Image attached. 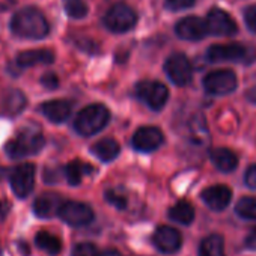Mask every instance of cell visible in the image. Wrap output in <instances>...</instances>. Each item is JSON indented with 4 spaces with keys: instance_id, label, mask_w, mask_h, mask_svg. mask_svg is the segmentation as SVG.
I'll use <instances>...</instances> for the list:
<instances>
[{
    "instance_id": "12",
    "label": "cell",
    "mask_w": 256,
    "mask_h": 256,
    "mask_svg": "<svg viewBox=\"0 0 256 256\" xmlns=\"http://www.w3.org/2000/svg\"><path fill=\"white\" fill-rule=\"evenodd\" d=\"M205 24H206V30L217 36H230L236 34L238 29L232 17L218 8H214L208 12Z\"/></svg>"
},
{
    "instance_id": "37",
    "label": "cell",
    "mask_w": 256,
    "mask_h": 256,
    "mask_svg": "<svg viewBox=\"0 0 256 256\" xmlns=\"http://www.w3.org/2000/svg\"><path fill=\"white\" fill-rule=\"evenodd\" d=\"M98 256H122V254H120L119 250H116V248H106V250H102Z\"/></svg>"
},
{
    "instance_id": "15",
    "label": "cell",
    "mask_w": 256,
    "mask_h": 256,
    "mask_svg": "<svg viewBox=\"0 0 256 256\" xmlns=\"http://www.w3.org/2000/svg\"><path fill=\"white\" fill-rule=\"evenodd\" d=\"M41 113L53 124H60L65 122L72 110V102L68 100H52L46 101L40 107Z\"/></svg>"
},
{
    "instance_id": "10",
    "label": "cell",
    "mask_w": 256,
    "mask_h": 256,
    "mask_svg": "<svg viewBox=\"0 0 256 256\" xmlns=\"http://www.w3.org/2000/svg\"><path fill=\"white\" fill-rule=\"evenodd\" d=\"M248 50L241 44H217L206 52L210 62H247Z\"/></svg>"
},
{
    "instance_id": "23",
    "label": "cell",
    "mask_w": 256,
    "mask_h": 256,
    "mask_svg": "<svg viewBox=\"0 0 256 256\" xmlns=\"http://www.w3.org/2000/svg\"><path fill=\"white\" fill-rule=\"evenodd\" d=\"M169 217H170V220H174L176 223L190 224L194 220V208L188 202L180 200L169 210Z\"/></svg>"
},
{
    "instance_id": "36",
    "label": "cell",
    "mask_w": 256,
    "mask_h": 256,
    "mask_svg": "<svg viewBox=\"0 0 256 256\" xmlns=\"http://www.w3.org/2000/svg\"><path fill=\"white\" fill-rule=\"evenodd\" d=\"M10 210H11L10 202H6V200H0V222H4V220L6 218V216L10 214Z\"/></svg>"
},
{
    "instance_id": "20",
    "label": "cell",
    "mask_w": 256,
    "mask_h": 256,
    "mask_svg": "<svg viewBox=\"0 0 256 256\" xmlns=\"http://www.w3.org/2000/svg\"><path fill=\"white\" fill-rule=\"evenodd\" d=\"M92 154L95 157H98L101 162L104 163H108V162H113L119 152H120V146L119 144L114 140V139H110V138H104L101 140H98L96 144L92 145Z\"/></svg>"
},
{
    "instance_id": "1",
    "label": "cell",
    "mask_w": 256,
    "mask_h": 256,
    "mask_svg": "<svg viewBox=\"0 0 256 256\" xmlns=\"http://www.w3.org/2000/svg\"><path fill=\"white\" fill-rule=\"evenodd\" d=\"M11 30L16 36L24 40H42L48 35L50 26L46 16L36 8H24L14 14Z\"/></svg>"
},
{
    "instance_id": "16",
    "label": "cell",
    "mask_w": 256,
    "mask_h": 256,
    "mask_svg": "<svg viewBox=\"0 0 256 256\" xmlns=\"http://www.w3.org/2000/svg\"><path fill=\"white\" fill-rule=\"evenodd\" d=\"M232 199V192L226 186H212L202 192V200L214 211L224 210Z\"/></svg>"
},
{
    "instance_id": "29",
    "label": "cell",
    "mask_w": 256,
    "mask_h": 256,
    "mask_svg": "<svg viewBox=\"0 0 256 256\" xmlns=\"http://www.w3.org/2000/svg\"><path fill=\"white\" fill-rule=\"evenodd\" d=\"M98 247L92 242H78L74 246L71 256H98Z\"/></svg>"
},
{
    "instance_id": "14",
    "label": "cell",
    "mask_w": 256,
    "mask_h": 256,
    "mask_svg": "<svg viewBox=\"0 0 256 256\" xmlns=\"http://www.w3.org/2000/svg\"><path fill=\"white\" fill-rule=\"evenodd\" d=\"M175 32L181 40H186V41H199V40L205 38V35L208 34L205 22L200 20L199 17L182 18L176 24Z\"/></svg>"
},
{
    "instance_id": "19",
    "label": "cell",
    "mask_w": 256,
    "mask_h": 256,
    "mask_svg": "<svg viewBox=\"0 0 256 256\" xmlns=\"http://www.w3.org/2000/svg\"><path fill=\"white\" fill-rule=\"evenodd\" d=\"M54 62V53L47 48L28 50L18 54L17 64L23 68H29L34 65H50Z\"/></svg>"
},
{
    "instance_id": "17",
    "label": "cell",
    "mask_w": 256,
    "mask_h": 256,
    "mask_svg": "<svg viewBox=\"0 0 256 256\" xmlns=\"http://www.w3.org/2000/svg\"><path fill=\"white\" fill-rule=\"evenodd\" d=\"M62 204V198L58 193H42L34 202V212L40 218H50L59 212Z\"/></svg>"
},
{
    "instance_id": "32",
    "label": "cell",
    "mask_w": 256,
    "mask_h": 256,
    "mask_svg": "<svg viewBox=\"0 0 256 256\" xmlns=\"http://www.w3.org/2000/svg\"><path fill=\"white\" fill-rule=\"evenodd\" d=\"M41 84L46 88V89H58L59 86V78L54 72H46L42 77H41Z\"/></svg>"
},
{
    "instance_id": "11",
    "label": "cell",
    "mask_w": 256,
    "mask_h": 256,
    "mask_svg": "<svg viewBox=\"0 0 256 256\" xmlns=\"http://www.w3.org/2000/svg\"><path fill=\"white\" fill-rule=\"evenodd\" d=\"M164 138L160 128L157 126H140L132 139V145L134 150L140 152H152L162 146Z\"/></svg>"
},
{
    "instance_id": "8",
    "label": "cell",
    "mask_w": 256,
    "mask_h": 256,
    "mask_svg": "<svg viewBox=\"0 0 256 256\" xmlns=\"http://www.w3.org/2000/svg\"><path fill=\"white\" fill-rule=\"evenodd\" d=\"M236 76L230 70H218L210 72L204 78V88L212 95H226L236 88Z\"/></svg>"
},
{
    "instance_id": "38",
    "label": "cell",
    "mask_w": 256,
    "mask_h": 256,
    "mask_svg": "<svg viewBox=\"0 0 256 256\" xmlns=\"http://www.w3.org/2000/svg\"><path fill=\"white\" fill-rule=\"evenodd\" d=\"M0 256H4V248L2 247H0Z\"/></svg>"
},
{
    "instance_id": "22",
    "label": "cell",
    "mask_w": 256,
    "mask_h": 256,
    "mask_svg": "<svg viewBox=\"0 0 256 256\" xmlns=\"http://www.w3.org/2000/svg\"><path fill=\"white\" fill-rule=\"evenodd\" d=\"M199 256H226L223 238L216 234L204 238L199 246Z\"/></svg>"
},
{
    "instance_id": "28",
    "label": "cell",
    "mask_w": 256,
    "mask_h": 256,
    "mask_svg": "<svg viewBox=\"0 0 256 256\" xmlns=\"http://www.w3.org/2000/svg\"><path fill=\"white\" fill-rule=\"evenodd\" d=\"M106 199H107L108 204H112L118 210H125L126 208V204H128L126 194L122 190H116V188L107 190L106 192Z\"/></svg>"
},
{
    "instance_id": "3",
    "label": "cell",
    "mask_w": 256,
    "mask_h": 256,
    "mask_svg": "<svg viewBox=\"0 0 256 256\" xmlns=\"http://www.w3.org/2000/svg\"><path fill=\"white\" fill-rule=\"evenodd\" d=\"M44 136L38 132H32V130H24L22 132L16 139L10 140L6 144V154L11 158H24L29 156H35L38 154L42 148H44Z\"/></svg>"
},
{
    "instance_id": "13",
    "label": "cell",
    "mask_w": 256,
    "mask_h": 256,
    "mask_svg": "<svg viewBox=\"0 0 256 256\" xmlns=\"http://www.w3.org/2000/svg\"><path fill=\"white\" fill-rule=\"evenodd\" d=\"M154 246L163 253H175L181 248V234L170 226H158L152 236Z\"/></svg>"
},
{
    "instance_id": "21",
    "label": "cell",
    "mask_w": 256,
    "mask_h": 256,
    "mask_svg": "<svg viewBox=\"0 0 256 256\" xmlns=\"http://www.w3.org/2000/svg\"><path fill=\"white\" fill-rule=\"evenodd\" d=\"M212 164L222 172H232L238 166L236 156L228 148H214L210 152Z\"/></svg>"
},
{
    "instance_id": "31",
    "label": "cell",
    "mask_w": 256,
    "mask_h": 256,
    "mask_svg": "<svg viewBox=\"0 0 256 256\" xmlns=\"http://www.w3.org/2000/svg\"><path fill=\"white\" fill-rule=\"evenodd\" d=\"M76 46H77L78 48H82L83 52L90 53V54H95V53H98V52H100V48H98L96 42H94V41H90V40H88V38L77 40V41H76Z\"/></svg>"
},
{
    "instance_id": "24",
    "label": "cell",
    "mask_w": 256,
    "mask_h": 256,
    "mask_svg": "<svg viewBox=\"0 0 256 256\" xmlns=\"http://www.w3.org/2000/svg\"><path fill=\"white\" fill-rule=\"evenodd\" d=\"M35 244H36L41 250H44L46 253H48V254H52V256L58 254V253L62 250V241H60L56 235H53V234H50V232H46V230H41V232L36 234V236H35Z\"/></svg>"
},
{
    "instance_id": "4",
    "label": "cell",
    "mask_w": 256,
    "mask_h": 256,
    "mask_svg": "<svg viewBox=\"0 0 256 256\" xmlns=\"http://www.w3.org/2000/svg\"><path fill=\"white\" fill-rule=\"evenodd\" d=\"M104 23H106V28L110 32L125 34V32L132 30L136 26L138 14L128 5L118 4V5H113L108 10V12L106 14Z\"/></svg>"
},
{
    "instance_id": "2",
    "label": "cell",
    "mask_w": 256,
    "mask_h": 256,
    "mask_svg": "<svg viewBox=\"0 0 256 256\" xmlns=\"http://www.w3.org/2000/svg\"><path fill=\"white\" fill-rule=\"evenodd\" d=\"M110 120V112L104 104H90L82 108L74 119V130L80 136H94L100 133Z\"/></svg>"
},
{
    "instance_id": "30",
    "label": "cell",
    "mask_w": 256,
    "mask_h": 256,
    "mask_svg": "<svg viewBox=\"0 0 256 256\" xmlns=\"http://www.w3.org/2000/svg\"><path fill=\"white\" fill-rule=\"evenodd\" d=\"M164 5L170 11H182L192 8L194 5V0H166Z\"/></svg>"
},
{
    "instance_id": "26",
    "label": "cell",
    "mask_w": 256,
    "mask_h": 256,
    "mask_svg": "<svg viewBox=\"0 0 256 256\" xmlns=\"http://www.w3.org/2000/svg\"><path fill=\"white\" fill-rule=\"evenodd\" d=\"M66 14L74 20H82L88 16L89 10L84 0H62Z\"/></svg>"
},
{
    "instance_id": "7",
    "label": "cell",
    "mask_w": 256,
    "mask_h": 256,
    "mask_svg": "<svg viewBox=\"0 0 256 256\" xmlns=\"http://www.w3.org/2000/svg\"><path fill=\"white\" fill-rule=\"evenodd\" d=\"M58 216L71 226H84L94 220V211L89 205L83 202L68 200L64 202Z\"/></svg>"
},
{
    "instance_id": "6",
    "label": "cell",
    "mask_w": 256,
    "mask_h": 256,
    "mask_svg": "<svg viewBox=\"0 0 256 256\" xmlns=\"http://www.w3.org/2000/svg\"><path fill=\"white\" fill-rule=\"evenodd\" d=\"M10 182L17 198H28L35 187V166L32 163H24L14 168L10 175Z\"/></svg>"
},
{
    "instance_id": "25",
    "label": "cell",
    "mask_w": 256,
    "mask_h": 256,
    "mask_svg": "<svg viewBox=\"0 0 256 256\" xmlns=\"http://www.w3.org/2000/svg\"><path fill=\"white\" fill-rule=\"evenodd\" d=\"M86 169H90V166H89V164H84V163H82V162H78V160H74V162L68 163V164L65 166V176H66L68 182H70L71 186H78V184L82 182L83 175H84L86 172H89V170H86Z\"/></svg>"
},
{
    "instance_id": "33",
    "label": "cell",
    "mask_w": 256,
    "mask_h": 256,
    "mask_svg": "<svg viewBox=\"0 0 256 256\" xmlns=\"http://www.w3.org/2000/svg\"><path fill=\"white\" fill-rule=\"evenodd\" d=\"M244 20H246L247 28H248L252 32L256 34V5L246 10V12H244Z\"/></svg>"
},
{
    "instance_id": "35",
    "label": "cell",
    "mask_w": 256,
    "mask_h": 256,
    "mask_svg": "<svg viewBox=\"0 0 256 256\" xmlns=\"http://www.w3.org/2000/svg\"><path fill=\"white\" fill-rule=\"evenodd\" d=\"M246 247L247 248H252V250H256V228H253L252 232L247 235V238H246Z\"/></svg>"
},
{
    "instance_id": "9",
    "label": "cell",
    "mask_w": 256,
    "mask_h": 256,
    "mask_svg": "<svg viewBox=\"0 0 256 256\" xmlns=\"http://www.w3.org/2000/svg\"><path fill=\"white\" fill-rule=\"evenodd\" d=\"M164 71H166L168 77L176 86H186V84H188L190 80H192V76H193V70H192L190 60L184 54H181V53H175V54H172L166 60Z\"/></svg>"
},
{
    "instance_id": "18",
    "label": "cell",
    "mask_w": 256,
    "mask_h": 256,
    "mask_svg": "<svg viewBox=\"0 0 256 256\" xmlns=\"http://www.w3.org/2000/svg\"><path fill=\"white\" fill-rule=\"evenodd\" d=\"M26 106H28V98L22 90L8 89L2 95V101H0V112H2L5 116H17L24 110Z\"/></svg>"
},
{
    "instance_id": "5",
    "label": "cell",
    "mask_w": 256,
    "mask_h": 256,
    "mask_svg": "<svg viewBox=\"0 0 256 256\" xmlns=\"http://www.w3.org/2000/svg\"><path fill=\"white\" fill-rule=\"evenodd\" d=\"M136 95L139 100H142L150 108L158 112L164 107L169 98L168 88L160 82H139L136 86Z\"/></svg>"
},
{
    "instance_id": "34",
    "label": "cell",
    "mask_w": 256,
    "mask_h": 256,
    "mask_svg": "<svg viewBox=\"0 0 256 256\" xmlns=\"http://www.w3.org/2000/svg\"><path fill=\"white\" fill-rule=\"evenodd\" d=\"M246 184L250 188L256 190V164H253V166H250L247 169V172H246Z\"/></svg>"
},
{
    "instance_id": "27",
    "label": "cell",
    "mask_w": 256,
    "mask_h": 256,
    "mask_svg": "<svg viewBox=\"0 0 256 256\" xmlns=\"http://www.w3.org/2000/svg\"><path fill=\"white\" fill-rule=\"evenodd\" d=\"M235 212L241 218L256 220V198H241L235 206Z\"/></svg>"
}]
</instances>
